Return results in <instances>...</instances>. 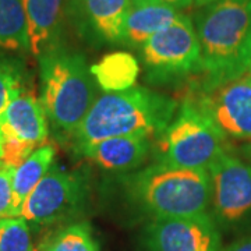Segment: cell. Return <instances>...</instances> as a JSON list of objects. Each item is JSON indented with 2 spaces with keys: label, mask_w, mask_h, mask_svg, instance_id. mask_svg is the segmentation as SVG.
<instances>
[{
  "label": "cell",
  "mask_w": 251,
  "mask_h": 251,
  "mask_svg": "<svg viewBox=\"0 0 251 251\" xmlns=\"http://www.w3.org/2000/svg\"><path fill=\"white\" fill-rule=\"evenodd\" d=\"M177 112V102L159 92L133 87L95 99L82 123L73 133L77 151L112 137H159Z\"/></svg>",
  "instance_id": "obj_1"
},
{
  "label": "cell",
  "mask_w": 251,
  "mask_h": 251,
  "mask_svg": "<svg viewBox=\"0 0 251 251\" xmlns=\"http://www.w3.org/2000/svg\"><path fill=\"white\" fill-rule=\"evenodd\" d=\"M201 49L202 88L242 77L251 66V0H218L194 18Z\"/></svg>",
  "instance_id": "obj_2"
},
{
  "label": "cell",
  "mask_w": 251,
  "mask_h": 251,
  "mask_svg": "<svg viewBox=\"0 0 251 251\" xmlns=\"http://www.w3.org/2000/svg\"><path fill=\"white\" fill-rule=\"evenodd\" d=\"M128 202L152 219L206 214L211 202L206 169H183L155 163L125 179Z\"/></svg>",
  "instance_id": "obj_3"
},
{
  "label": "cell",
  "mask_w": 251,
  "mask_h": 251,
  "mask_svg": "<svg viewBox=\"0 0 251 251\" xmlns=\"http://www.w3.org/2000/svg\"><path fill=\"white\" fill-rule=\"evenodd\" d=\"M38 62L41 103L48 122L57 131L73 135L97 99L85 57L62 45L42 54Z\"/></svg>",
  "instance_id": "obj_4"
},
{
  "label": "cell",
  "mask_w": 251,
  "mask_h": 251,
  "mask_svg": "<svg viewBox=\"0 0 251 251\" xmlns=\"http://www.w3.org/2000/svg\"><path fill=\"white\" fill-rule=\"evenodd\" d=\"M225 140L212 122L187 99L158 137L155 163L183 169H208L226 152Z\"/></svg>",
  "instance_id": "obj_5"
},
{
  "label": "cell",
  "mask_w": 251,
  "mask_h": 251,
  "mask_svg": "<svg viewBox=\"0 0 251 251\" xmlns=\"http://www.w3.org/2000/svg\"><path fill=\"white\" fill-rule=\"evenodd\" d=\"M211 214L219 230H251V166L224 152L208 169Z\"/></svg>",
  "instance_id": "obj_6"
},
{
  "label": "cell",
  "mask_w": 251,
  "mask_h": 251,
  "mask_svg": "<svg viewBox=\"0 0 251 251\" xmlns=\"http://www.w3.org/2000/svg\"><path fill=\"white\" fill-rule=\"evenodd\" d=\"M87 200V179L77 172L52 165L24 201L20 216L39 226L67 222L84 211Z\"/></svg>",
  "instance_id": "obj_7"
},
{
  "label": "cell",
  "mask_w": 251,
  "mask_h": 251,
  "mask_svg": "<svg viewBox=\"0 0 251 251\" xmlns=\"http://www.w3.org/2000/svg\"><path fill=\"white\" fill-rule=\"evenodd\" d=\"M145 69L153 81H168L201 73V49L188 16L156 32L140 46Z\"/></svg>",
  "instance_id": "obj_8"
},
{
  "label": "cell",
  "mask_w": 251,
  "mask_h": 251,
  "mask_svg": "<svg viewBox=\"0 0 251 251\" xmlns=\"http://www.w3.org/2000/svg\"><path fill=\"white\" fill-rule=\"evenodd\" d=\"M225 138L251 140V74H244L190 99Z\"/></svg>",
  "instance_id": "obj_9"
},
{
  "label": "cell",
  "mask_w": 251,
  "mask_h": 251,
  "mask_svg": "<svg viewBox=\"0 0 251 251\" xmlns=\"http://www.w3.org/2000/svg\"><path fill=\"white\" fill-rule=\"evenodd\" d=\"M145 251H221V230L209 212L152 219L144 227Z\"/></svg>",
  "instance_id": "obj_10"
},
{
  "label": "cell",
  "mask_w": 251,
  "mask_h": 251,
  "mask_svg": "<svg viewBox=\"0 0 251 251\" xmlns=\"http://www.w3.org/2000/svg\"><path fill=\"white\" fill-rule=\"evenodd\" d=\"M28 23L29 53L42 54L63 45L72 0H24Z\"/></svg>",
  "instance_id": "obj_11"
},
{
  "label": "cell",
  "mask_w": 251,
  "mask_h": 251,
  "mask_svg": "<svg viewBox=\"0 0 251 251\" xmlns=\"http://www.w3.org/2000/svg\"><path fill=\"white\" fill-rule=\"evenodd\" d=\"M152 150V138L126 135L102 140L80 152L106 171L127 172L143 165Z\"/></svg>",
  "instance_id": "obj_12"
},
{
  "label": "cell",
  "mask_w": 251,
  "mask_h": 251,
  "mask_svg": "<svg viewBox=\"0 0 251 251\" xmlns=\"http://www.w3.org/2000/svg\"><path fill=\"white\" fill-rule=\"evenodd\" d=\"M0 131L41 147L49 134L48 117L41 100L28 91L21 92L0 119Z\"/></svg>",
  "instance_id": "obj_13"
},
{
  "label": "cell",
  "mask_w": 251,
  "mask_h": 251,
  "mask_svg": "<svg viewBox=\"0 0 251 251\" xmlns=\"http://www.w3.org/2000/svg\"><path fill=\"white\" fill-rule=\"evenodd\" d=\"M183 16V11L156 1H131V7L126 17L122 44L140 48L151 36L172 25Z\"/></svg>",
  "instance_id": "obj_14"
},
{
  "label": "cell",
  "mask_w": 251,
  "mask_h": 251,
  "mask_svg": "<svg viewBox=\"0 0 251 251\" xmlns=\"http://www.w3.org/2000/svg\"><path fill=\"white\" fill-rule=\"evenodd\" d=\"M90 70L99 88L105 94H112L133 88L140 74V66L133 54L113 52L91 66Z\"/></svg>",
  "instance_id": "obj_15"
},
{
  "label": "cell",
  "mask_w": 251,
  "mask_h": 251,
  "mask_svg": "<svg viewBox=\"0 0 251 251\" xmlns=\"http://www.w3.org/2000/svg\"><path fill=\"white\" fill-rule=\"evenodd\" d=\"M54 148L52 145H41L28 156L13 175V215L20 216L21 206L32 193V190L44 179L52 168Z\"/></svg>",
  "instance_id": "obj_16"
},
{
  "label": "cell",
  "mask_w": 251,
  "mask_h": 251,
  "mask_svg": "<svg viewBox=\"0 0 251 251\" xmlns=\"http://www.w3.org/2000/svg\"><path fill=\"white\" fill-rule=\"evenodd\" d=\"M91 28L108 42H122L131 0H82Z\"/></svg>",
  "instance_id": "obj_17"
},
{
  "label": "cell",
  "mask_w": 251,
  "mask_h": 251,
  "mask_svg": "<svg viewBox=\"0 0 251 251\" xmlns=\"http://www.w3.org/2000/svg\"><path fill=\"white\" fill-rule=\"evenodd\" d=\"M0 50L29 52L24 0H0Z\"/></svg>",
  "instance_id": "obj_18"
},
{
  "label": "cell",
  "mask_w": 251,
  "mask_h": 251,
  "mask_svg": "<svg viewBox=\"0 0 251 251\" xmlns=\"http://www.w3.org/2000/svg\"><path fill=\"white\" fill-rule=\"evenodd\" d=\"M24 64L13 57H0V119L11 100L24 92Z\"/></svg>",
  "instance_id": "obj_19"
},
{
  "label": "cell",
  "mask_w": 251,
  "mask_h": 251,
  "mask_svg": "<svg viewBox=\"0 0 251 251\" xmlns=\"http://www.w3.org/2000/svg\"><path fill=\"white\" fill-rule=\"evenodd\" d=\"M49 251H98L90 226L87 224H73L46 242Z\"/></svg>",
  "instance_id": "obj_20"
},
{
  "label": "cell",
  "mask_w": 251,
  "mask_h": 251,
  "mask_svg": "<svg viewBox=\"0 0 251 251\" xmlns=\"http://www.w3.org/2000/svg\"><path fill=\"white\" fill-rule=\"evenodd\" d=\"M0 251H35L29 225L23 216L0 219Z\"/></svg>",
  "instance_id": "obj_21"
},
{
  "label": "cell",
  "mask_w": 251,
  "mask_h": 251,
  "mask_svg": "<svg viewBox=\"0 0 251 251\" xmlns=\"http://www.w3.org/2000/svg\"><path fill=\"white\" fill-rule=\"evenodd\" d=\"M36 148L34 144L18 140L17 137L0 131V165L16 169Z\"/></svg>",
  "instance_id": "obj_22"
},
{
  "label": "cell",
  "mask_w": 251,
  "mask_h": 251,
  "mask_svg": "<svg viewBox=\"0 0 251 251\" xmlns=\"http://www.w3.org/2000/svg\"><path fill=\"white\" fill-rule=\"evenodd\" d=\"M13 175L14 169L0 165V219L13 215Z\"/></svg>",
  "instance_id": "obj_23"
},
{
  "label": "cell",
  "mask_w": 251,
  "mask_h": 251,
  "mask_svg": "<svg viewBox=\"0 0 251 251\" xmlns=\"http://www.w3.org/2000/svg\"><path fill=\"white\" fill-rule=\"evenodd\" d=\"M131 1H140V0H131ZM148 1H156L161 4H166V6H171L173 9L180 10V11L194 6V0H148Z\"/></svg>",
  "instance_id": "obj_24"
},
{
  "label": "cell",
  "mask_w": 251,
  "mask_h": 251,
  "mask_svg": "<svg viewBox=\"0 0 251 251\" xmlns=\"http://www.w3.org/2000/svg\"><path fill=\"white\" fill-rule=\"evenodd\" d=\"M221 251H251V234L236 240L229 247L222 249Z\"/></svg>",
  "instance_id": "obj_25"
},
{
  "label": "cell",
  "mask_w": 251,
  "mask_h": 251,
  "mask_svg": "<svg viewBox=\"0 0 251 251\" xmlns=\"http://www.w3.org/2000/svg\"><path fill=\"white\" fill-rule=\"evenodd\" d=\"M215 1H218V0H194V6L198 7V9H201V7L208 6L211 3H215Z\"/></svg>",
  "instance_id": "obj_26"
},
{
  "label": "cell",
  "mask_w": 251,
  "mask_h": 251,
  "mask_svg": "<svg viewBox=\"0 0 251 251\" xmlns=\"http://www.w3.org/2000/svg\"><path fill=\"white\" fill-rule=\"evenodd\" d=\"M36 251H49L48 250V246H46V243H44V244H42V246H41V247H39V249H38Z\"/></svg>",
  "instance_id": "obj_27"
},
{
  "label": "cell",
  "mask_w": 251,
  "mask_h": 251,
  "mask_svg": "<svg viewBox=\"0 0 251 251\" xmlns=\"http://www.w3.org/2000/svg\"><path fill=\"white\" fill-rule=\"evenodd\" d=\"M249 155H250V158H251V145L249 147Z\"/></svg>",
  "instance_id": "obj_28"
},
{
  "label": "cell",
  "mask_w": 251,
  "mask_h": 251,
  "mask_svg": "<svg viewBox=\"0 0 251 251\" xmlns=\"http://www.w3.org/2000/svg\"><path fill=\"white\" fill-rule=\"evenodd\" d=\"M249 73H250V74H251V66H250V70H249Z\"/></svg>",
  "instance_id": "obj_29"
}]
</instances>
